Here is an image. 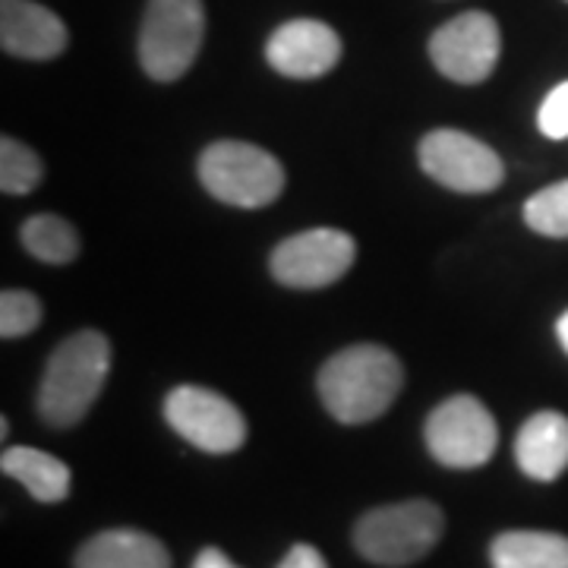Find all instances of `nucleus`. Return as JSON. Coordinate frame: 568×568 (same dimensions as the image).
Returning a JSON list of instances; mask_svg holds the SVG:
<instances>
[{"instance_id": "18", "label": "nucleus", "mask_w": 568, "mask_h": 568, "mask_svg": "<svg viewBox=\"0 0 568 568\" xmlns=\"http://www.w3.org/2000/svg\"><path fill=\"white\" fill-rule=\"evenodd\" d=\"M44 178V164L26 142L3 136L0 140V190L10 196L32 193Z\"/></svg>"}, {"instance_id": "9", "label": "nucleus", "mask_w": 568, "mask_h": 568, "mask_svg": "<svg viewBox=\"0 0 568 568\" xmlns=\"http://www.w3.org/2000/svg\"><path fill=\"white\" fill-rule=\"evenodd\" d=\"M420 168L455 193H489L506 178V164L477 136L462 130H433L420 142Z\"/></svg>"}, {"instance_id": "21", "label": "nucleus", "mask_w": 568, "mask_h": 568, "mask_svg": "<svg viewBox=\"0 0 568 568\" xmlns=\"http://www.w3.org/2000/svg\"><path fill=\"white\" fill-rule=\"evenodd\" d=\"M537 126L540 133L549 140H566L568 136V82H559L552 92H549L544 104H540V114H537Z\"/></svg>"}, {"instance_id": "23", "label": "nucleus", "mask_w": 568, "mask_h": 568, "mask_svg": "<svg viewBox=\"0 0 568 568\" xmlns=\"http://www.w3.org/2000/svg\"><path fill=\"white\" fill-rule=\"evenodd\" d=\"M193 568H241V566H234L227 556H224L222 549H215V547H205L200 556H196V562H193Z\"/></svg>"}, {"instance_id": "6", "label": "nucleus", "mask_w": 568, "mask_h": 568, "mask_svg": "<svg viewBox=\"0 0 568 568\" xmlns=\"http://www.w3.org/2000/svg\"><path fill=\"white\" fill-rule=\"evenodd\" d=\"M429 455L455 470L484 467L499 446V426L474 395H452L429 410L424 426Z\"/></svg>"}, {"instance_id": "24", "label": "nucleus", "mask_w": 568, "mask_h": 568, "mask_svg": "<svg viewBox=\"0 0 568 568\" xmlns=\"http://www.w3.org/2000/svg\"><path fill=\"white\" fill-rule=\"evenodd\" d=\"M556 335H559V345L566 347L568 354V310L559 316V323H556Z\"/></svg>"}, {"instance_id": "11", "label": "nucleus", "mask_w": 568, "mask_h": 568, "mask_svg": "<svg viewBox=\"0 0 568 568\" xmlns=\"http://www.w3.org/2000/svg\"><path fill=\"white\" fill-rule=\"evenodd\" d=\"M265 61L291 80H316L342 61V39L320 20H291L272 32Z\"/></svg>"}, {"instance_id": "19", "label": "nucleus", "mask_w": 568, "mask_h": 568, "mask_svg": "<svg viewBox=\"0 0 568 568\" xmlns=\"http://www.w3.org/2000/svg\"><path fill=\"white\" fill-rule=\"evenodd\" d=\"M525 222L544 237H568V181L534 193L525 203Z\"/></svg>"}, {"instance_id": "13", "label": "nucleus", "mask_w": 568, "mask_h": 568, "mask_svg": "<svg viewBox=\"0 0 568 568\" xmlns=\"http://www.w3.org/2000/svg\"><path fill=\"white\" fill-rule=\"evenodd\" d=\"M515 462L530 480L549 484L568 467V417L559 410H540L515 436Z\"/></svg>"}, {"instance_id": "7", "label": "nucleus", "mask_w": 568, "mask_h": 568, "mask_svg": "<svg viewBox=\"0 0 568 568\" xmlns=\"http://www.w3.org/2000/svg\"><path fill=\"white\" fill-rule=\"evenodd\" d=\"M164 420L190 446L227 455L246 443V420L234 402L203 386H178L164 398Z\"/></svg>"}, {"instance_id": "4", "label": "nucleus", "mask_w": 568, "mask_h": 568, "mask_svg": "<svg viewBox=\"0 0 568 568\" xmlns=\"http://www.w3.org/2000/svg\"><path fill=\"white\" fill-rule=\"evenodd\" d=\"M200 181L222 203L263 209L282 196L284 168L272 152L253 142L222 140L200 155Z\"/></svg>"}, {"instance_id": "2", "label": "nucleus", "mask_w": 568, "mask_h": 568, "mask_svg": "<svg viewBox=\"0 0 568 568\" xmlns=\"http://www.w3.org/2000/svg\"><path fill=\"white\" fill-rule=\"evenodd\" d=\"M111 373V342L95 328H82L54 347L39 386V414L48 426L80 424L99 402Z\"/></svg>"}, {"instance_id": "3", "label": "nucleus", "mask_w": 568, "mask_h": 568, "mask_svg": "<svg viewBox=\"0 0 568 568\" xmlns=\"http://www.w3.org/2000/svg\"><path fill=\"white\" fill-rule=\"evenodd\" d=\"M446 515L429 499H407L366 511L354 528L357 552L386 568H402L424 559L443 540Z\"/></svg>"}, {"instance_id": "22", "label": "nucleus", "mask_w": 568, "mask_h": 568, "mask_svg": "<svg viewBox=\"0 0 568 568\" xmlns=\"http://www.w3.org/2000/svg\"><path fill=\"white\" fill-rule=\"evenodd\" d=\"M278 568H328V562H325L323 552L316 547L297 544V547L287 549V556L278 562Z\"/></svg>"}, {"instance_id": "12", "label": "nucleus", "mask_w": 568, "mask_h": 568, "mask_svg": "<svg viewBox=\"0 0 568 568\" xmlns=\"http://www.w3.org/2000/svg\"><path fill=\"white\" fill-rule=\"evenodd\" d=\"M67 26L32 0H0V44L22 61H51L67 48Z\"/></svg>"}, {"instance_id": "1", "label": "nucleus", "mask_w": 568, "mask_h": 568, "mask_svg": "<svg viewBox=\"0 0 568 568\" xmlns=\"http://www.w3.org/2000/svg\"><path fill=\"white\" fill-rule=\"evenodd\" d=\"M320 398L338 424H369L383 417L405 386L402 361L383 345H351L320 369Z\"/></svg>"}, {"instance_id": "16", "label": "nucleus", "mask_w": 568, "mask_h": 568, "mask_svg": "<svg viewBox=\"0 0 568 568\" xmlns=\"http://www.w3.org/2000/svg\"><path fill=\"white\" fill-rule=\"evenodd\" d=\"M493 568H568V537L549 530H506L489 547Z\"/></svg>"}, {"instance_id": "8", "label": "nucleus", "mask_w": 568, "mask_h": 568, "mask_svg": "<svg viewBox=\"0 0 568 568\" xmlns=\"http://www.w3.org/2000/svg\"><path fill=\"white\" fill-rule=\"evenodd\" d=\"M354 256H357V244L351 234L335 227H313L275 246L268 268L275 282L284 287L316 291L345 278L347 268L354 265Z\"/></svg>"}, {"instance_id": "17", "label": "nucleus", "mask_w": 568, "mask_h": 568, "mask_svg": "<svg viewBox=\"0 0 568 568\" xmlns=\"http://www.w3.org/2000/svg\"><path fill=\"white\" fill-rule=\"evenodd\" d=\"M22 246L48 265H67L77 260L80 253V234L70 222H63L61 215L41 212L32 215L29 222L22 224L20 231Z\"/></svg>"}, {"instance_id": "14", "label": "nucleus", "mask_w": 568, "mask_h": 568, "mask_svg": "<svg viewBox=\"0 0 568 568\" xmlns=\"http://www.w3.org/2000/svg\"><path fill=\"white\" fill-rule=\"evenodd\" d=\"M77 568H171L162 540L142 530H102L77 552Z\"/></svg>"}, {"instance_id": "20", "label": "nucleus", "mask_w": 568, "mask_h": 568, "mask_svg": "<svg viewBox=\"0 0 568 568\" xmlns=\"http://www.w3.org/2000/svg\"><path fill=\"white\" fill-rule=\"evenodd\" d=\"M41 323V301L29 291H3L0 294V335L7 342L36 332Z\"/></svg>"}, {"instance_id": "5", "label": "nucleus", "mask_w": 568, "mask_h": 568, "mask_svg": "<svg viewBox=\"0 0 568 568\" xmlns=\"http://www.w3.org/2000/svg\"><path fill=\"white\" fill-rule=\"evenodd\" d=\"M205 39L203 0H149L140 32L142 70L159 82L181 80Z\"/></svg>"}, {"instance_id": "15", "label": "nucleus", "mask_w": 568, "mask_h": 568, "mask_svg": "<svg viewBox=\"0 0 568 568\" xmlns=\"http://www.w3.org/2000/svg\"><path fill=\"white\" fill-rule=\"evenodd\" d=\"M0 467L7 477L20 480L22 487L32 493V499H39V503H61L70 496V467L41 448H3Z\"/></svg>"}, {"instance_id": "10", "label": "nucleus", "mask_w": 568, "mask_h": 568, "mask_svg": "<svg viewBox=\"0 0 568 568\" xmlns=\"http://www.w3.org/2000/svg\"><path fill=\"white\" fill-rule=\"evenodd\" d=\"M499 22L484 10H467L448 20L429 39V58L436 70L462 85H477L496 70L499 61Z\"/></svg>"}]
</instances>
